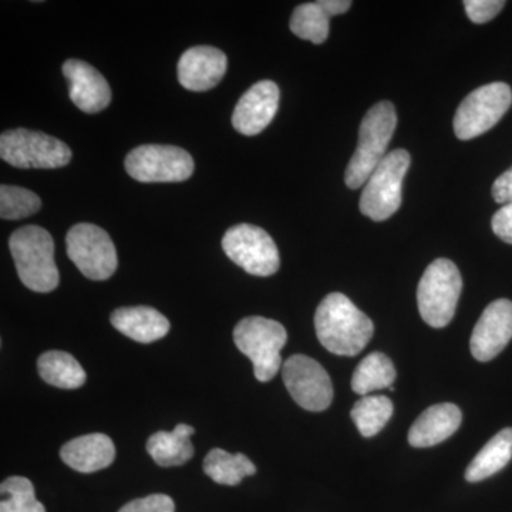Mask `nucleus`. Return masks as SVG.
Masks as SVG:
<instances>
[{"instance_id":"obj_1","label":"nucleus","mask_w":512,"mask_h":512,"mask_svg":"<svg viewBox=\"0 0 512 512\" xmlns=\"http://www.w3.org/2000/svg\"><path fill=\"white\" fill-rule=\"evenodd\" d=\"M315 329L323 348L338 356L359 355L375 332L369 316L339 292L330 293L320 302Z\"/></svg>"},{"instance_id":"obj_2","label":"nucleus","mask_w":512,"mask_h":512,"mask_svg":"<svg viewBox=\"0 0 512 512\" xmlns=\"http://www.w3.org/2000/svg\"><path fill=\"white\" fill-rule=\"evenodd\" d=\"M9 249L26 288L39 293L55 291L60 282L55 242L45 228L37 225L19 228L9 239Z\"/></svg>"},{"instance_id":"obj_3","label":"nucleus","mask_w":512,"mask_h":512,"mask_svg":"<svg viewBox=\"0 0 512 512\" xmlns=\"http://www.w3.org/2000/svg\"><path fill=\"white\" fill-rule=\"evenodd\" d=\"M396 126V109L390 101H380L367 111L360 124L355 154L346 168L345 183L349 188L363 187L382 163Z\"/></svg>"},{"instance_id":"obj_4","label":"nucleus","mask_w":512,"mask_h":512,"mask_svg":"<svg viewBox=\"0 0 512 512\" xmlns=\"http://www.w3.org/2000/svg\"><path fill=\"white\" fill-rule=\"evenodd\" d=\"M463 291L460 271L450 259H436L427 266L417 288L421 318L431 328H446L454 318Z\"/></svg>"},{"instance_id":"obj_5","label":"nucleus","mask_w":512,"mask_h":512,"mask_svg":"<svg viewBox=\"0 0 512 512\" xmlns=\"http://www.w3.org/2000/svg\"><path fill=\"white\" fill-rule=\"evenodd\" d=\"M286 340L288 333L284 326L262 316L242 319L234 329L235 345L251 359L254 375L262 383L274 379L281 369V350Z\"/></svg>"},{"instance_id":"obj_6","label":"nucleus","mask_w":512,"mask_h":512,"mask_svg":"<svg viewBox=\"0 0 512 512\" xmlns=\"http://www.w3.org/2000/svg\"><path fill=\"white\" fill-rule=\"evenodd\" d=\"M412 158L406 150H394L384 157L366 181L360 197V212L370 220H389L402 205L403 180Z\"/></svg>"},{"instance_id":"obj_7","label":"nucleus","mask_w":512,"mask_h":512,"mask_svg":"<svg viewBox=\"0 0 512 512\" xmlns=\"http://www.w3.org/2000/svg\"><path fill=\"white\" fill-rule=\"evenodd\" d=\"M0 157L16 168H60L70 163L72 150L42 131L16 128L0 136Z\"/></svg>"},{"instance_id":"obj_8","label":"nucleus","mask_w":512,"mask_h":512,"mask_svg":"<svg viewBox=\"0 0 512 512\" xmlns=\"http://www.w3.org/2000/svg\"><path fill=\"white\" fill-rule=\"evenodd\" d=\"M512 104L511 87L490 83L468 94L454 116V133L460 140H473L491 130Z\"/></svg>"},{"instance_id":"obj_9","label":"nucleus","mask_w":512,"mask_h":512,"mask_svg":"<svg viewBox=\"0 0 512 512\" xmlns=\"http://www.w3.org/2000/svg\"><path fill=\"white\" fill-rule=\"evenodd\" d=\"M67 255L86 278L106 281L116 272L119 259L116 247L103 228L97 225H74L66 237Z\"/></svg>"},{"instance_id":"obj_10","label":"nucleus","mask_w":512,"mask_h":512,"mask_svg":"<svg viewBox=\"0 0 512 512\" xmlns=\"http://www.w3.org/2000/svg\"><path fill=\"white\" fill-rule=\"evenodd\" d=\"M222 249L232 262L255 276H271L281 266L278 247L264 229L251 224L229 228L222 238Z\"/></svg>"},{"instance_id":"obj_11","label":"nucleus","mask_w":512,"mask_h":512,"mask_svg":"<svg viewBox=\"0 0 512 512\" xmlns=\"http://www.w3.org/2000/svg\"><path fill=\"white\" fill-rule=\"evenodd\" d=\"M126 170L140 183H181L194 173V160L183 148L147 144L130 151Z\"/></svg>"},{"instance_id":"obj_12","label":"nucleus","mask_w":512,"mask_h":512,"mask_svg":"<svg viewBox=\"0 0 512 512\" xmlns=\"http://www.w3.org/2000/svg\"><path fill=\"white\" fill-rule=\"evenodd\" d=\"M282 377L292 399L309 412H323L333 400L332 380L320 363L305 355L289 357Z\"/></svg>"},{"instance_id":"obj_13","label":"nucleus","mask_w":512,"mask_h":512,"mask_svg":"<svg viewBox=\"0 0 512 512\" xmlns=\"http://www.w3.org/2000/svg\"><path fill=\"white\" fill-rule=\"evenodd\" d=\"M512 339V302L498 299L485 308L471 335V355L478 362H490Z\"/></svg>"},{"instance_id":"obj_14","label":"nucleus","mask_w":512,"mask_h":512,"mask_svg":"<svg viewBox=\"0 0 512 512\" xmlns=\"http://www.w3.org/2000/svg\"><path fill=\"white\" fill-rule=\"evenodd\" d=\"M278 107V86L271 80H262L239 99L232 114V126L244 136H256L272 123Z\"/></svg>"},{"instance_id":"obj_15","label":"nucleus","mask_w":512,"mask_h":512,"mask_svg":"<svg viewBox=\"0 0 512 512\" xmlns=\"http://www.w3.org/2000/svg\"><path fill=\"white\" fill-rule=\"evenodd\" d=\"M62 70L69 83L70 100L77 109L94 114L109 106L110 86L99 70L77 59L67 60Z\"/></svg>"},{"instance_id":"obj_16","label":"nucleus","mask_w":512,"mask_h":512,"mask_svg":"<svg viewBox=\"0 0 512 512\" xmlns=\"http://www.w3.org/2000/svg\"><path fill=\"white\" fill-rule=\"evenodd\" d=\"M227 63V56L217 47H192L178 63V80L190 92H207L224 79Z\"/></svg>"},{"instance_id":"obj_17","label":"nucleus","mask_w":512,"mask_h":512,"mask_svg":"<svg viewBox=\"0 0 512 512\" xmlns=\"http://www.w3.org/2000/svg\"><path fill=\"white\" fill-rule=\"evenodd\" d=\"M60 457L63 463L79 473H96L113 464L116 447L106 434H86L64 444Z\"/></svg>"},{"instance_id":"obj_18","label":"nucleus","mask_w":512,"mask_h":512,"mask_svg":"<svg viewBox=\"0 0 512 512\" xmlns=\"http://www.w3.org/2000/svg\"><path fill=\"white\" fill-rule=\"evenodd\" d=\"M461 421L463 414L456 404H434L414 421L409 431V443L417 448L436 446L453 436Z\"/></svg>"},{"instance_id":"obj_19","label":"nucleus","mask_w":512,"mask_h":512,"mask_svg":"<svg viewBox=\"0 0 512 512\" xmlns=\"http://www.w3.org/2000/svg\"><path fill=\"white\" fill-rule=\"evenodd\" d=\"M110 320L120 333L140 343L156 342L170 332L168 319L150 306L116 309L111 313Z\"/></svg>"},{"instance_id":"obj_20","label":"nucleus","mask_w":512,"mask_h":512,"mask_svg":"<svg viewBox=\"0 0 512 512\" xmlns=\"http://www.w3.org/2000/svg\"><path fill=\"white\" fill-rule=\"evenodd\" d=\"M194 431V427L188 424H178L171 433L157 431L147 441L148 454L158 466H183L194 456V446L191 443Z\"/></svg>"},{"instance_id":"obj_21","label":"nucleus","mask_w":512,"mask_h":512,"mask_svg":"<svg viewBox=\"0 0 512 512\" xmlns=\"http://www.w3.org/2000/svg\"><path fill=\"white\" fill-rule=\"evenodd\" d=\"M512 458V429L501 430L474 457L466 470V480L478 483L503 470Z\"/></svg>"},{"instance_id":"obj_22","label":"nucleus","mask_w":512,"mask_h":512,"mask_svg":"<svg viewBox=\"0 0 512 512\" xmlns=\"http://www.w3.org/2000/svg\"><path fill=\"white\" fill-rule=\"evenodd\" d=\"M39 375L46 383L59 389H79L86 383L87 375L82 365L70 353L50 350L37 360Z\"/></svg>"},{"instance_id":"obj_23","label":"nucleus","mask_w":512,"mask_h":512,"mask_svg":"<svg viewBox=\"0 0 512 512\" xmlns=\"http://www.w3.org/2000/svg\"><path fill=\"white\" fill-rule=\"evenodd\" d=\"M394 380L396 369L392 360L384 353L375 352L357 365L352 377V389L362 397L369 396L376 390L392 389Z\"/></svg>"},{"instance_id":"obj_24","label":"nucleus","mask_w":512,"mask_h":512,"mask_svg":"<svg viewBox=\"0 0 512 512\" xmlns=\"http://www.w3.org/2000/svg\"><path fill=\"white\" fill-rule=\"evenodd\" d=\"M204 473L221 485H238L245 477L254 476L255 464L245 454H231L214 448L204 460Z\"/></svg>"},{"instance_id":"obj_25","label":"nucleus","mask_w":512,"mask_h":512,"mask_svg":"<svg viewBox=\"0 0 512 512\" xmlns=\"http://www.w3.org/2000/svg\"><path fill=\"white\" fill-rule=\"evenodd\" d=\"M393 403L386 396H363L350 413L357 430L366 439L375 437L393 416Z\"/></svg>"},{"instance_id":"obj_26","label":"nucleus","mask_w":512,"mask_h":512,"mask_svg":"<svg viewBox=\"0 0 512 512\" xmlns=\"http://www.w3.org/2000/svg\"><path fill=\"white\" fill-rule=\"evenodd\" d=\"M330 16L319 2L303 3L293 10L291 30L303 40L322 45L329 36Z\"/></svg>"},{"instance_id":"obj_27","label":"nucleus","mask_w":512,"mask_h":512,"mask_svg":"<svg viewBox=\"0 0 512 512\" xmlns=\"http://www.w3.org/2000/svg\"><path fill=\"white\" fill-rule=\"evenodd\" d=\"M0 512H46L36 500L35 487L26 477H9L0 485Z\"/></svg>"},{"instance_id":"obj_28","label":"nucleus","mask_w":512,"mask_h":512,"mask_svg":"<svg viewBox=\"0 0 512 512\" xmlns=\"http://www.w3.org/2000/svg\"><path fill=\"white\" fill-rule=\"evenodd\" d=\"M42 207V201L35 192L13 185L0 187V217L2 220L15 221L36 214Z\"/></svg>"},{"instance_id":"obj_29","label":"nucleus","mask_w":512,"mask_h":512,"mask_svg":"<svg viewBox=\"0 0 512 512\" xmlns=\"http://www.w3.org/2000/svg\"><path fill=\"white\" fill-rule=\"evenodd\" d=\"M505 2L503 0H466L464 9L471 22L487 23L493 20L498 13L503 10Z\"/></svg>"},{"instance_id":"obj_30","label":"nucleus","mask_w":512,"mask_h":512,"mask_svg":"<svg viewBox=\"0 0 512 512\" xmlns=\"http://www.w3.org/2000/svg\"><path fill=\"white\" fill-rule=\"evenodd\" d=\"M119 512H175V504L173 498L168 495L153 494L131 501Z\"/></svg>"},{"instance_id":"obj_31","label":"nucleus","mask_w":512,"mask_h":512,"mask_svg":"<svg viewBox=\"0 0 512 512\" xmlns=\"http://www.w3.org/2000/svg\"><path fill=\"white\" fill-rule=\"evenodd\" d=\"M491 227L498 238L512 245V202L503 205L500 211L495 212Z\"/></svg>"},{"instance_id":"obj_32","label":"nucleus","mask_w":512,"mask_h":512,"mask_svg":"<svg viewBox=\"0 0 512 512\" xmlns=\"http://www.w3.org/2000/svg\"><path fill=\"white\" fill-rule=\"evenodd\" d=\"M493 197L497 204L505 205L512 202V168L495 180Z\"/></svg>"},{"instance_id":"obj_33","label":"nucleus","mask_w":512,"mask_h":512,"mask_svg":"<svg viewBox=\"0 0 512 512\" xmlns=\"http://www.w3.org/2000/svg\"><path fill=\"white\" fill-rule=\"evenodd\" d=\"M319 3L330 18H332V16L343 15V13L348 12L350 6H352L350 0H320Z\"/></svg>"}]
</instances>
